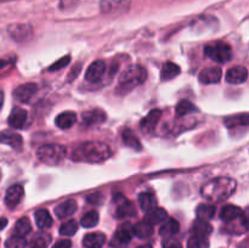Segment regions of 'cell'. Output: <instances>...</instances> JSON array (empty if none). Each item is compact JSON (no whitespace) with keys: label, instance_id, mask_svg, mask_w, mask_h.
I'll return each mask as SVG.
<instances>
[{"label":"cell","instance_id":"1","mask_svg":"<svg viewBox=\"0 0 249 248\" xmlns=\"http://www.w3.org/2000/svg\"><path fill=\"white\" fill-rule=\"evenodd\" d=\"M112 156V151L106 143L100 141H87L73 150L72 159L77 162L102 163Z\"/></svg>","mask_w":249,"mask_h":248},{"label":"cell","instance_id":"2","mask_svg":"<svg viewBox=\"0 0 249 248\" xmlns=\"http://www.w3.org/2000/svg\"><path fill=\"white\" fill-rule=\"evenodd\" d=\"M236 187H237V182L235 179L228 177H219L207 182L201 189V194L207 201L218 203V202L225 201L229 197L232 196Z\"/></svg>","mask_w":249,"mask_h":248},{"label":"cell","instance_id":"3","mask_svg":"<svg viewBox=\"0 0 249 248\" xmlns=\"http://www.w3.org/2000/svg\"><path fill=\"white\" fill-rule=\"evenodd\" d=\"M146 79H147V71L142 66H130L119 77L118 92L122 95L126 94L139 85L143 84Z\"/></svg>","mask_w":249,"mask_h":248},{"label":"cell","instance_id":"4","mask_svg":"<svg viewBox=\"0 0 249 248\" xmlns=\"http://www.w3.org/2000/svg\"><path fill=\"white\" fill-rule=\"evenodd\" d=\"M66 153H67V150L65 146L60 145V143H49V145H43L38 148L36 157L45 164L56 165L65 159Z\"/></svg>","mask_w":249,"mask_h":248},{"label":"cell","instance_id":"5","mask_svg":"<svg viewBox=\"0 0 249 248\" xmlns=\"http://www.w3.org/2000/svg\"><path fill=\"white\" fill-rule=\"evenodd\" d=\"M204 53L216 63H226L232 57V50L229 44L224 41H215L206 45Z\"/></svg>","mask_w":249,"mask_h":248},{"label":"cell","instance_id":"6","mask_svg":"<svg viewBox=\"0 0 249 248\" xmlns=\"http://www.w3.org/2000/svg\"><path fill=\"white\" fill-rule=\"evenodd\" d=\"M112 202H113L114 207H116V209H114V216L116 218L125 219L136 214L134 204L122 194L114 195Z\"/></svg>","mask_w":249,"mask_h":248},{"label":"cell","instance_id":"7","mask_svg":"<svg viewBox=\"0 0 249 248\" xmlns=\"http://www.w3.org/2000/svg\"><path fill=\"white\" fill-rule=\"evenodd\" d=\"M131 0H101L100 11L105 15H121L129 10Z\"/></svg>","mask_w":249,"mask_h":248},{"label":"cell","instance_id":"8","mask_svg":"<svg viewBox=\"0 0 249 248\" xmlns=\"http://www.w3.org/2000/svg\"><path fill=\"white\" fill-rule=\"evenodd\" d=\"M133 226L130 223H124L117 229L116 233H114L113 238H112L111 246L112 247H124L128 245L133 237Z\"/></svg>","mask_w":249,"mask_h":248},{"label":"cell","instance_id":"9","mask_svg":"<svg viewBox=\"0 0 249 248\" xmlns=\"http://www.w3.org/2000/svg\"><path fill=\"white\" fill-rule=\"evenodd\" d=\"M10 36L16 41H27L32 38L33 35V29H32L31 24L26 23H15L9 26L7 28Z\"/></svg>","mask_w":249,"mask_h":248},{"label":"cell","instance_id":"10","mask_svg":"<svg viewBox=\"0 0 249 248\" xmlns=\"http://www.w3.org/2000/svg\"><path fill=\"white\" fill-rule=\"evenodd\" d=\"M38 91V87L34 83H27V84H22L19 87H17L14 90V96L15 99L18 100L19 102H27L31 101L33 99V96L36 95V92Z\"/></svg>","mask_w":249,"mask_h":248},{"label":"cell","instance_id":"11","mask_svg":"<svg viewBox=\"0 0 249 248\" xmlns=\"http://www.w3.org/2000/svg\"><path fill=\"white\" fill-rule=\"evenodd\" d=\"M106 68L107 66L106 63H105V61H95V62H92L91 65L88 67L87 72H85V78H87V80H89V82H99V80H101L102 78H104L105 73H106Z\"/></svg>","mask_w":249,"mask_h":248},{"label":"cell","instance_id":"12","mask_svg":"<svg viewBox=\"0 0 249 248\" xmlns=\"http://www.w3.org/2000/svg\"><path fill=\"white\" fill-rule=\"evenodd\" d=\"M24 195V190L21 185H12L7 189L6 195H5V204L9 208H15L22 201Z\"/></svg>","mask_w":249,"mask_h":248},{"label":"cell","instance_id":"13","mask_svg":"<svg viewBox=\"0 0 249 248\" xmlns=\"http://www.w3.org/2000/svg\"><path fill=\"white\" fill-rule=\"evenodd\" d=\"M221 75H223L221 68L218 66H214V67L204 68L203 71H201L198 79L203 84H215V83L220 82Z\"/></svg>","mask_w":249,"mask_h":248},{"label":"cell","instance_id":"14","mask_svg":"<svg viewBox=\"0 0 249 248\" xmlns=\"http://www.w3.org/2000/svg\"><path fill=\"white\" fill-rule=\"evenodd\" d=\"M248 71L243 66H235L226 72V82L230 84H242L247 80Z\"/></svg>","mask_w":249,"mask_h":248},{"label":"cell","instance_id":"15","mask_svg":"<svg viewBox=\"0 0 249 248\" xmlns=\"http://www.w3.org/2000/svg\"><path fill=\"white\" fill-rule=\"evenodd\" d=\"M0 143L10 146L15 150H21L23 140H22V136L19 134L15 133V131L2 130L0 131Z\"/></svg>","mask_w":249,"mask_h":248},{"label":"cell","instance_id":"16","mask_svg":"<svg viewBox=\"0 0 249 248\" xmlns=\"http://www.w3.org/2000/svg\"><path fill=\"white\" fill-rule=\"evenodd\" d=\"M82 119L85 125H96V124H101L106 121V113L100 108H92L84 112L82 114Z\"/></svg>","mask_w":249,"mask_h":248},{"label":"cell","instance_id":"17","mask_svg":"<svg viewBox=\"0 0 249 248\" xmlns=\"http://www.w3.org/2000/svg\"><path fill=\"white\" fill-rule=\"evenodd\" d=\"M160 117H162V111L158 108L152 109L147 116L145 117L143 119H141L140 122V126L145 133H151L156 129L157 126L158 122H160Z\"/></svg>","mask_w":249,"mask_h":248},{"label":"cell","instance_id":"18","mask_svg":"<svg viewBox=\"0 0 249 248\" xmlns=\"http://www.w3.org/2000/svg\"><path fill=\"white\" fill-rule=\"evenodd\" d=\"M78 204L77 201L74 199H67V201L62 202L58 206H56L55 208V214L57 215V218L65 219L68 218V216L73 215V214L77 212Z\"/></svg>","mask_w":249,"mask_h":248},{"label":"cell","instance_id":"19","mask_svg":"<svg viewBox=\"0 0 249 248\" xmlns=\"http://www.w3.org/2000/svg\"><path fill=\"white\" fill-rule=\"evenodd\" d=\"M27 114L28 113H27L26 109L21 108V107H16V108L12 109L9 116V121H7L10 126H12L15 129L23 128L27 121Z\"/></svg>","mask_w":249,"mask_h":248},{"label":"cell","instance_id":"20","mask_svg":"<svg viewBox=\"0 0 249 248\" xmlns=\"http://www.w3.org/2000/svg\"><path fill=\"white\" fill-rule=\"evenodd\" d=\"M105 242H106V236L102 232L88 233L83 238V245L87 248H102Z\"/></svg>","mask_w":249,"mask_h":248},{"label":"cell","instance_id":"21","mask_svg":"<svg viewBox=\"0 0 249 248\" xmlns=\"http://www.w3.org/2000/svg\"><path fill=\"white\" fill-rule=\"evenodd\" d=\"M180 72H181V68L177 63L168 61V62H165L163 65L162 71H160V79L163 82H168V80H172L175 77H178L180 74Z\"/></svg>","mask_w":249,"mask_h":248},{"label":"cell","instance_id":"22","mask_svg":"<svg viewBox=\"0 0 249 248\" xmlns=\"http://www.w3.org/2000/svg\"><path fill=\"white\" fill-rule=\"evenodd\" d=\"M56 125L60 129H70L77 123V116L74 112H62L56 117Z\"/></svg>","mask_w":249,"mask_h":248},{"label":"cell","instance_id":"23","mask_svg":"<svg viewBox=\"0 0 249 248\" xmlns=\"http://www.w3.org/2000/svg\"><path fill=\"white\" fill-rule=\"evenodd\" d=\"M241 215H242V209L233 204H228V206L223 207V209L220 211V219L225 223H231Z\"/></svg>","mask_w":249,"mask_h":248},{"label":"cell","instance_id":"24","mask_svg":"<svg viewBox=\"0 0 249 248\" xmlns=\"http://www.w3.org/2000/svg\"><path fill=\"white\" fill-rule=\"evenodd\" d=\"M167 218H168L167 211L163 208H160V207H155V208L146 212V221H148V223L152 224V225L163 223V221H165V219Z\"/></svg>","mask_w":249,"mask_h":248},{"label":"cell","instance_id":"25","mask_svg":"<svg viewBox=\"0 0 249 248\" xmlns=\"http://www.w3.org/2000/svg\"><path fill=\"white\" fill-rule=\"evenodd\" d=\"M122 140H123L124 145L133 148L134 151L142 150V145H141L140 140H139L138 136H136L130 129H125V130H123V133H122Z\"/></svg>","mask_w":249,"mask_h":248},{"label":"cell","instance_id":"26","mask_svg":"<svg viewBox=\"0 0 249 248\" xmlns=\"http://www.w3.org/2000/svg\"><path fill=\"white\" fill-rule=\"evenodd\" d=\"M192 232H194V235L208 237L213 232V226L208 223V220L197 219L194 223V225H192Z\"/></svg>","mask_w":249,"mask_h":248},{"label":"cell","instance_id":"27","mask_svg":"<svg viewBox=\"0 0 249 248\" xmlns=\"http://www.w3.org/2000/svg\"><path fill=\"white\" fill-rule=\"evenodd\" d=\"M34 218H36V226L41 230L51 228V225H53V218L46 209H38L34 213Z\"/></svg>","mask_w":249,"mask_h":248},{"label":"cell","instance_id":"28","mask_svg":"<svg viewBox=\"0 0 249 248\" xmlns=\"http://www.w3.org/2000/svg\"><path fill=\"white\" fill-rule=\"evenodd\" d=\"M133 233L139 238H148L153 235V225L143 220L133 226Z\"/></svg>","mask_w":249,"mask_h":248},{"label":"cell","instance_id":"29","mask_svg":"<svg viewBox=\"0 0 249 248\" xmlns=\"http://www.w3.org/2000/svg\"><path fill=\"white\" fill-rule=\"evenodd\" d=\"M139 203L143 212H148L150 209L157 207V198L152 192H142L139 195Z\"/></svg>","mask_w":249,"mask_h":248},{"label":"cell","instance_id":"30","mask_svg":"<svg viewBox=\"0 0 249 248\" xmlns=\"http://www.w3.org/2000/svg\"><path fill=\"white\" fill-rule=\"evenodd\" d=\"M180 225L175 219H169V220L164 221V224L160 228V233L164 237H170V236L175 235V233L179 232Z\"/></svg>","mask_w":249,"mask_h":248},{"label":"cell","instance_id":"31","mask_svg":"<svg viewBox=\"0 0 249 248\" xmlns=\"http://www.w3.org/2000/svg\"><path fill=\"white\" fill-rule=\"evenodd\" d=\"M215 207L213 204H199L196 209L197 219H203V220H211L215 215Z\"/></svg>","mask_w":249,"mask_h":248},{"label":"cell","instance_id":"32","mask_svg":"<svg viewBox=\"0 0 249 248\" xmlns=\"http://www.w3.org/2000/svg\"><path fill=\"white\" fill-rule=\"evenodd\" d=\"M51 242V236L46 232H39L32 238L31 248H48Z\"/></svg>","mask_w":249,"mask_h":248},{"label":"cell","instance_id":"33","mask_svg":"<svg viewBox=\"0 0 249 248\" xmlns=\"http://www.w3.org/2000/svg\"><path fill=\"white\" fill-rule=\"evenodd\" d=\"M15 235H18V236H26L28 235L29 232L32 231V224L29 221L28 218H21L17 220V223L15 224Z\"/></svg>","mask_w":249,"mask_h":248},{"label":"cell","instance_id":"34","mask_svg":"<svg viewBox=\"0 0 249 248\" xmlns=\"http://www.w3.org/2000/svg\"><path fill=\"white\" fill-rule=\"evenodd\" d=\"M195 111H197L196 106L189 100H181L175 107V113H177L178 117H184Z\"/></svg>","mask_w":249,"mask_h":248},{"label":"cell","instance_id":"35","mask_svg":"<svg viewBox=\"0 0 249 248\" xmlns=\"http://www.w3.org/2000/svg\"><path fill=\"white\" fill-rule=\"evenodd\" d=\"M97 223H99V213L95 211L88 212L87 214L82 216V220H80V224L85 229L94 228L97 225Z\"/></svg>","mask_w":249,"mask_h":248},{"label":"cell","instance_id":"36","mask_svg":"<svg viewBox=\"0 0 249 248\" xmlns=\"http://www.w3.org/2000/svg\"><path fill=\"white\" fill-rule=\"evenodd\" d=\"M248 124V114L242 113V114H236V116H231L229 118L225 119V125L228 128H233V126L238 125H247Z\"/></svg>","mask_w":249,"mask_h":248},{"label":"cell","instance_id":"37","mask_svg":"<svg viewBox=\"0 0 249 248\" xmlns=\"http://www.w3.org/2000/svg\"><path fill=\"white\" fill-rule=\"evenodd\" d=\"M78 231V223L74 219H71V220L66 221L61 225L60 228V233L62 236H73Z\"/></svg>","mask_w":249,"mask_h":248},{"label":"cell","instance_id":"38","mask_svg":"<svg viewBox=\"0 0 249 248\" xmlns=\"http://www.w3.org/2000/svg\"><path fill=\"white\" fill-rule=\"evenodd\" d=\"M187 248H209V241L203 236L194 235L187 241Z\"/></svg>","mask_w":249,"mask_h":248},{"label":"cell","instance_id":"39","mask_svg":"<svg viewBox=\"0 0 249 248\" xmlns=\"http://www.w3.org/2000/svg\"><path fill=\"white\" fill-rule=\"evenodd\" d=\"M6 248H26L27 247V240L23 236L14 235L11 237L7 238L6 243H5Z\"/></svg>","mask_w":249,"mask_h":248},{"label":"cell","instance_id":"40","mask_svg":"<svg viewBox=\"0 0 249 248\" xmlns=\"http://www.w3.org/2000/svg\"><path fill=\"white\" fill-rule=\"evenodd\" d=\"M78 4H79V0H60L58 6L62 11H70V10L75 9Z\"/></svg>","mask_w":249,"mask_h":248},{"label":"cell","instance_id":"41","mask_svg":"<svg viewBox=\"0 0 249 248\" xmlns=\"http://www.w3.org/2000/svg\"><path fill=\"white\" fill-rule=\"evenodd\" d=\"M70 62H71L70 56H63L62 58H60V60L57 61V62L53 63V65L50 66V68H49V70H50V71H58V70H61V68L66 67V66H67Z\"/></svg>","mask_w":249,"mask_h":248},{"label":"cell","instance_id":"42","mask_svg":"<svg viewBox=\"0 0 249 248\" xmlns=\"http://www.w3.org/2000/svg\"><path fill=\"white\" fill-rule=\"evenodd\" d=\"M163 248H182V245L175 238H167L163 242Z\"/></svg>","mask_w":249,"mask_h":248},{"label":"cell","instance_id":"43","mask_svg":"<svg viewBox=\"0 0 249 248\" xmlns=\"http://www.w3.org/2000/svg\"><path fill=\"white\" fill-rule=\"evenodd\" d=\"M102 201H104V196L100 192H96V194L88 196V202L91 204H101Z\"/></svg>","mask_w":249,"mask_h":248},{"label":"cell","instance_id":"44","mask_svg":"<svg viewBox=\"0 0 249 248\" xmlns=\"http://www.w3.org/2000/svg\"><path fill=\"white\" fill-rule=\"evenodd\" d=\"M53 248H72V242L70 240H61L56 242Z\"/></svg>","mask_w":249,"mask_h":248},{"label":"cell","instance_id":"45","mask_svg":"<svg viewBox=\"0 0 249 248\" xmlns=\"http://www.w3.org/2000/svg\"><path fill=\"white\" fill-rule=\"evenodd\" d=\"M12 65V61L10 60H0V71L4 70V68H6L7 66Z\"/></svg>","mask_w":249,"mask_h":248},{"label":"cell","instance_id":"46","mask_svg":"<svg viewBox=\"0 0 249 248\" xmlns=\"http://www.w3.org/2000/svg\"><path fill=\"white\" fill-rule=\"evenodd\" d=\"M7 223H9V220H7L6 218H0V231L4 230V229L6 228Z\"/></svg>","mask_w":249,"mask_h":248},{"label":"cell","instance_id":"47","mask_svg":"<svg viewBox=\"0 0 249 248\" xmlns=\"http://www.w3.org/2000/svg\"><path fill=\"white\" fill-rule=\"evenodd\" d=\"M2 102H4V92L0 90V108H1L2 106Z\"/></svg>","mask_w":249,"mask_h":248},{"label":"cell","instance_id":"48","mask_svg":"<svg viewBox=\"0 0 249 248\" xmlns=\"http://www.w3.org/2000/svg\"><path fill=\"white\" fill-rule=\"evenodd\" d=\"M139 248H152V247H151V246H148V245H146V246H141V247H139Z\"/></svg>","mask_w":249,"mask_h":248}]
</instances>
